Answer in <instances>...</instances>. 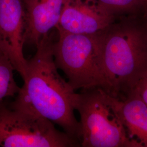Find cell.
I'll return each instance as SVG.
<instances>
[{"instance_id": "5b68a950", "label": "cell", "mask_w": 147, "mask_h": 147, "mask_svg": "<svg viewBox=\"0 0 147 147\" xmlns=\"http://www.w3.org/2000/svg\"><path fill=\"white\" fill-rule=\"evenodd\" d=\"M0 146L78 147L79 142L47 119L0 105Z\"/></svg>"}, {"instance_id": "9c48e42d", "label": "cell", "mask_w": 147, "mask_h": 147, "mask_svg": "<svg viewBox=\"0 0 147 147\" xmlns=\"http://www.w3.org/2000/svg\"><path fill=\"white\" fill-rule=\"evenodd\" d=\"M110 100L129 137L147 147V105L134 93L121 99L110 95Z\"/></svg>"}, {"instance_id": "7c38bea8", "label": "cell", "mask_w": 147, "mask_h": 147, "mask_svg": "<svg viewBox=\"0 0 147 147\" xmlns=\"http://www.w3.org/2000/svg\"><path fill=\"white\" fill-rule=\"evenodd\" d=\"M132 93L138 96L147 105V74L138 82Z\"/></svg>"}, {"instance_id": "8992f818", "label": "cell", "mask_w": 147, "mask_h": 147, "mask_svg": "<svg viewBox=\"0 0 147 147\" xmlns=\"http://www.w3.org/2000/svg\"><path fill=\"white\" fill-rule=\"evenodd\" d=\"M25 7L23 0H0V51L23 79L27 59L24 55Z\"/></svg>"}, {"instance_id": "52a82bcc", "label": "cell", "mask_w": 147, "mask_h": 147, "mask_svg": "<svg viewBox=\"0 0 147 147\" xmlns=\"http://www.w3.org/2000/svg\"><path fill=\"white\" fill-rule=\"evenodd\" d=\"M117 16L99 0H65L57 31L94 34L104 31Z\"/></svg>"}, {"instance_id": "7a4b0ae2", "label": "cell", "mask_w": 147, "mask_h": 147, "mask_svg": "<svg viewBox=\"0 0 147 147\" xmlns=\"http://www.w3.org/2000/svg\"><path fill=\"white\" fill-rule=\"evenodd\" d=\"M100 59L110 95L132 94L147 74V40L138 19H116L100 32Z\"/></svg>"}, {"instance_id": "9a60e30c", "label": "cell", "mask_w": 147, "mask_h": 147, "mask_svg": "<svg viewBox=\"0 0 147 147\" xmlns=\"http://www.w3.org/2000/svg\"><path fill=\"white\" fill-rule=\"evenodd\" d=\"M23 1H24V0H23Z\"/></svg>"}, {"instance_id": "4fadbf2b", "label": "cell", "mask_w": 147, "mask_h": 147, "mask_svg": "<svg viewBox=\"0 0 147 147\" xmlns=\"http://www.w3.org/2000/svg\"><path fill=\"white\" fill-rule=\"evenodd\" d=\"M142 8L143 9V14H142L141 18L138 19L141 25L142 26L143 31L144 32L145 37L147 40V3H146L143 6Z\"/></svg>"}, {"instance_id": "3957f363", "label": "cell", "mask_w": 147, "mask_h": 147, "mask_svg": "<svg viewBox=\"0 0 147 147\" xmlns=\"http://www.w3.org/2000/svg\"><path fill=\"white\" fill-rule=\"evenodd\" d=\"M57 32L58 40L53 45V58L71 88L75 91L100 88L110 94L100 63V32L84 34Z\"/></svg>"}, {"instance_id": "ba28073f", "label": "cell", "mask_w": 147, "mask_h": 147, "mask_svg": "<svg viewBox=\"0 0 147 147\" xmlns=\"http://www.w3.org/2000/svg\"><path fill=\"white\" fill-rule=\"evenodd\" d=\"M65 0H24L25 42L37 47L58 24Z\"/></svg>"}, {"instance_id": "277c9868", "label": "cell", "mask_w": 147, "mask_h": 147, "mask_svg": "<svg viewBox=\"0 0 147 147\" xmlns=\"http://www.w3.org/2000/svg\"><path fill=\"white\" fill-rule=\"evenodd\" d=\"M74 109L80 117L81 147H140L128 136L111 102L110 94L104 89L76 93Z\"/></svg>"}, {"instance_id": "6da1fadb", "label": "cell", "mask_w": 147, "mask_h": 147, "mask_svg": "<svg viewBox=\"0 0 147 147\" xmlns=\"http://www.w3.org/2000/svg\"><path fill=\"white\" fill-rule=\"evenodd\" d=\"M53 42L49 34L38 44L27 60L24 84L9 107L47 119L81 144V126L74 115L76 92L58 73Z\"/></svg>"}, {"instance_id": "8fae6325", "label": "cell", "mask_w": 147, "mask_h": 147, "mask_svg": "<svg viewBox=\"0 0 147 147\" xmlns=\"http://www.w3.org/2000/svg\"><path fill=\"white\" fill-rule=\"evenodd\" d=\"M116 16L117 13H131L141 9L145 5L143 0H99Z\"/></svg>"}, {"instance_id": "5bb4252c", "label": "cell", "mask_w": 147, "mask_h": 147, "mask_svg": "<svg viewBox=\"0 0 147 147\" xmlns=\"http://www.w3.org/2000/svg\"><path fill=\"white\" fill-rule=\"evenodd\" d=\"M143 1L144 2V3H147V0H143Z\"/></svg>"}, {"instance_id": "30bf717a", "label": "cell", "mask_w": 147, "mask_h": 147, "mask_svg": "<svg viewBox=\"0 0 147 147\" xmlns=\"http://www.w3.org/2000/svg\"><path fill=\"white\" fill-rule=\"evenodd\" d=\"M14 70L8 58L0 51V105L6 98L17 94L20 90L14 77Z\"/></svg>"}]
</instances>
